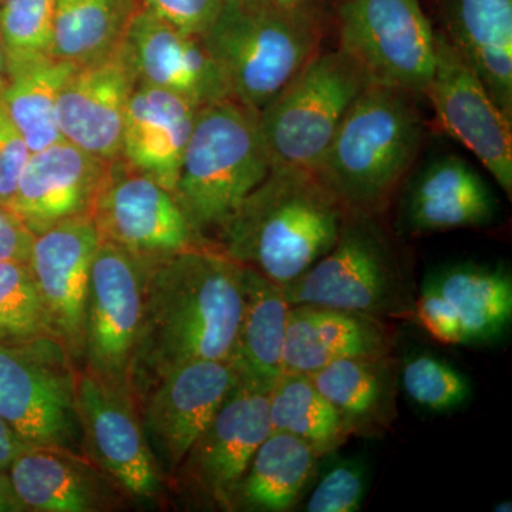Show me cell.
I'll return each instance as SVG.
<instances>
[{
	"label": "cell",
	"mask_w": 512,
	"mask_h": 512,
	"mask_svg": "<svg viewBox=\"0 0 512 512\" xmlns=\"http://www.w3.org/2000/svg\"><path fill=\"white\" fill-rule=\"evenodd\" d=\"M143 8L168 25L202 36L220 15L225 0H141Z\"/></svg>",
	"instance_id": "8d00e7d4"
},
{
	"label": "cell",
	"mask_w": 512,
	"mask_h": 512,
	"mask_svg": "<svg viewBox=\"0 0 512 512\" xmlns=\"http://www.w3.org/2000/svg\"><path fill=\"white\" fill-rule=\"evenodd\" d=\"M340 49L373 83L423 96L436 64L437 33L420 0H342Z\"/></svg>",
	"instance_id": "8fae6325"
},
{
	"label": "cell",
	"mask_w": 512,
	"mask_h": 512,
	"mask_svg": "<svg viewBox=\"0 0 512 512\" xmlns=\"http://www.w3.org/2000/svg\"><path fill=\"white\" fill-rule=\"evenodd\" d=\"M320 460L318 474L306 495V512H357L370 487V468L362 457L330 453Z\"/></svg>",
	"instance_id": "e575fe53"
},
{
	"label": "cell",
	"mask_w": 512,
	"mask_h": 512,
	"mask_svg": "<svg viewBox=\"0 0 512 512\" xmlns=\"http://www.w3.org/2000/svg\"><path fill=\"white\" fill-rule=\"evenodd\" d=\"M227 82L232 100L261 111L320 52L318 18L301 6L271 0H225L201 36Z\"/></svg>",
	"instance_id": "5b68a950"
},
{
	"label": "cell",
	"mask_w": 512,
	"mask_h": 512,
	"mask_svg": "<svg viewBox=\"0 0 512 512\" xmlns=\"http://www.w3.org/2000/svg\"><path fill=\"white\" fill-rule=\"evenodd\" d=\"M392 322L329 306L292 305L284 348V372L312 375L336 360L394 353Z\"/></svg>",
	"instance_id": "603a6c76"
},
{
	"label": "cell",
	"mask_w": 512,
	"mask_h": 512,
	"mask_svg": "<svg viewBox=\"0 0 512 512\" xmlns=\"http://www.w3.org/2000/svg\"><path fill=\"white\" fill-rule=\"evenodd\" d=\"M136 87L121 49L90 66L77 67L57 97L63 140L103 161L120 157L128 100Z\"/></svg>",
	"instance_id": "7402d4cb"
},
{
	"label": "cell",
	"mask_w": 512,
	"mask_h": 512,
	"mask_svg": "<svg viewBox=\"0 0 512 512\" xmlns=\"http://www.w3.org/2000/svg\"><path fill=\"white\" fill-rule=\"evenodd\" d=\"M109 163L66 140L36 151L23 168L10 211L33 235L92 215Z\"/></svg>",
	"instance_id": "ffe728a7"
},
{
	"label": "cell",
	"mask_w": 512,
	"mask_h": 512,
	"mask_svg": "<svg viewBox=\"0 0 512 512\" xmlns=\"http://www.w3.org/2000/svg\"><path fill=\"white\" fill-rule=\"evenodd\" d=\"M6 473L25 511H116L130 501L89 457L67 448L30 446Z\"/></svg>",
	"instance_id": "44dd1931"
},
{
	"label": "cell",
	"mask_w": 512,
	"mask_h": 512,
	"mask_svg": "<svg viewBox=\"0 0 512 512\" xmlns=\"http://www.w3.org/2000/svg\"><path fill=\"white\" fill-rule=\"evenodd\" d=\"M77 410L84 456L113 478L128 500L137 504L161 503L167 480L148 447L130 387L79 369Z\"/></svg>",
	"instance_id": "7c38bea8"
},
{
	"label": "cell",
	"mask_w": 512,
	"mask_h": 512,
	"mask_svg": "<svg viewBox=\"0 0 512 512\" xmlns=\"http://www.w3.org/2000/svg\"><path fill=\"white\" fill-rule=\"evenodd\" d=\"M271 167L259 111L232 99L218 101L197 111L173 195L195 234L212 244Z\"/></svg>",
	"instance_id": "277c9868"
},
{
	"label": "cell",
	"mask_w": 512,
	"mask_h": 512,
	"mask_svg": "<svg viewBox=\"0 0 512 512\" xmlns=\"http://www.w3.org/2000/svg\"><path fill=\"white\" fill-rule=\"evenodd\" d=\"M92 218L101 242L147 264L212 245L195 234L173 192L138 173L121 157L107 167Z\"/></svg>",
	"instance_id": "4fadbf2b"
},
{
	"label": "cell",
	"mask_w": 512,
	"mask_h": 512,
	"mask_svg": "<svg viewBox=\"0 0 512 512\" xmlns=\"http://www.w3.org/2000/svg\"><path fill=\"white\" fill-rule=\"evenodd\" d=\"M30 148L9 119L0 99V207L10 210L18 190L19 178L28 163Z\"/></svg>",
	"instance_id": "d590c367"
},
{
	"label": "cell",
	"mask_w": 512,
	"mask_h": 512,
	"mask_svg": "<svg viewBox=\"0 0 512 512\" xmlns=\"http://www.w3.org/2000/svg\"><path fill=\"white\" fill-rule=\"evenodd\" d=\"M244 308V266L214 245L148 266L130 387L138 402L161 377L200 360L231 362Z\"/></svg>",
	"instance_id": "6da1fadb"
},
{
	"label": "cell",
	"mask_w": 512,
	"mask_h": 512,
	"mask_svg": "<svg viewBox=\"0 0 512 512\" xmlns=\"http://www.w3.org/2000/svg\"><path fill=\"white\" fill-rule=\"evenodd\" d=\"M6 82H8V76H6L5 52H3L2 37H0V99H2Z\"/></svg>",
	"instance_id": "60d3db41"
},
{
	"label": "cell",
	"mask_w": 512,
	"mask_h": 512,
	"mask_svg": "<svg viewBox=\"0 0 512 512\" xmlns=\"http://www.w3.org/2000/svg\"><path fill=\"white\" fill-rule=\"evenodd\" d=\"M416 94L373 83L357 97L313 173L349 211L383 215L424 138Z\"/></svg>",
	"instance_id": "3957f363"
},
{
	"label": "cell",
	"mask_w": 512,
	"mask_h": 512,
	"mask_svg": "<svg viewBox=\"0 0 512 512\" xmlns=\"http://www.w3.org/2000/svg\"><path fill=\"white\" fill-rule=\"evenodd\" d=\"M271 389L239 380L194 441L168 488L185 504L229 512L232 493L256 448L271 434Z\"/></svg>",
	"instance_id": "30bf717a"
},
{
	"label": "cell",
	"mask_w": 512,
	"mask_h": 512,
	"mask_svg": "<svg viewBox=\"0 0 512 512\" xmlns=\"http://www.w3.org/2000/svg\"><path fill=\"white\" fill-rule=\"evenodd\" d=\"M448 43L512 119V0H443Z\"/></svg>",
	"instance_id": "d4e9b609"
},
{
	"label": "cell",
	"mask_w": 512,
	"mask_h": 512,
	"mask_svg": "<svg viewBox=\"0 0 512 512\" xmlns=\"http://www.w3.org/2000/svg\"><path fill=\"white\" fill-rule=\"evenodd\" d=\"M25 508L19 503L18 497L13 493L8 473L0 471V512H22Z\"/></svg>",
	"instance_id": "ab89813d"
},
{
	"label": "cell",
	"mask_w": 512,
	"mask_h": 512,
	"mask_svg": "<svg viewBox=\"0 0 512 512\" xmlns=\"http://www.w3.org/2000/svg\"><path fill=\"white\" fill-rule=\"evenodd\" d=\"M33 237L12 211L0 207V262L28 261Z\"/></svg>",
	"instance_id": "74e56055"
},
{
	"label": "cell",
	"mask_w": 512,
	"mask_h": 512,
	"mask_svg": "<svg viewBox=\"0 0 512 512\" xmlns=\"http://www.w3.org/2000/svg\"><path fill=\"white\" fill-rule=\"evenodd\" d=\"M399 387L416 409L433 416L460 412L473 399L470 377L429 350L399 359Z\"/></svg>",
	"instance_id": "1f68e13d"
},
{
	"label": "cell",
	"mask_w": 512,
	"mask_h": 512,
	"mask_svg": "<svg viewBox=\"0 0 512 512\" xmlns=\"http://www.w3.org/2000/svg\"><path fill=\"white\" fill-rule=\"evenodd\" d=\"M77 373L55 338L0 345V417L29 446L83 453Z\"/></svg>",
	"instance_id": "ba28073f"
},
{
	"label": "cell",
	"mask_w": 512,
	"mask_h": 512,
	"mask_svg": "<svg viewBox=\"0 0 512 512\" xmlns=\"http://www.w3.org/2000/svg\"><path fill=\"white\" fill-rule=\"evenodd\" d=\"M494 511L495 512H511L512 511L511 501H503V503L495 504Z\"/></svg>",
	"instance_id": "7bdbcfd3"
},
{
	"label": "cell",
	"mask_w": 512,
	"mask_h": 512,
	"mask_svg": "<svg viewBox=\"0 0 512 512\" xmlns=\"http://www.w3.org/2000/svg\"><path fill=\"white\" fill-rule=\"evenodd\" d=\"M269 420L272 431L298 437L320 457L352 439L343 417L305 373L284 372L278 377L269 392Z\"/></svg>",
	"instance_id": "f546056e"
},
{
	"label": "cell",
	"mask_w": 512,
	"mask_h": 512,
	"mask_svg": "<svg viewBox=\"0 0 512 512\" xmlns=\"http://www.w3.org/2000/svg\"><path fill=\"white\" fill-rule=\"evenodd\" d=\"M436 64L424 89L441 128L463 144L512 195V119L495 104L480 77L437 33Z\"/></svg>",
	"instance_id": "2e32d148"
},
{
	"label": "cell",
	"mask_w": 512,
	"mask_h": 512,
	"mask_svg": "<svg viewBox=\"0 0 512 512\" xmlns=\"http://www.w3.org/2000/svg\"><path fill=\"white\" fill-rule=\"evenodd\" d=\"M141 0H57L52 57L76 67L119 53Z\"/></svg>",
	"instance_id": "f1b7e54d"
},
{
	"label": "cell",
	"mask_w": 512,
	"mask_h": 512,
	"mask_svg": "<svg viewBox=\"0 0 512 512\" xmlns=\"http://www.w3.org/2000/svg\"><path fill=\"white\" fill-rule=\"evenodd\" d=\"M500 211L497 195L476 168L463 158L440 156L423 165L403 187L397 234L426 237L490 227Z\"/></svg>",
	"instance_id": "d6986e66"
},
{
	"label": "cell",
	"mask_w": 512,
	"mask_h": 512,
	"mask_svg": "<svg viewBox=\"0 0 512 512\" xmlns=\"http://www.w3.org/2000/svg\"><path fill=\"white\" fill-rule=\"evenodd\" d=\"M121 53L136 84L177 94L198 109L231 99L201 36L168 25L147 9H141L131 23Z\"/></svg>",
	"instance_id": "ac0fdd59"
},
{
	"label": "cell",
	"mask_w": 512,
	"mask_h": 512,
	"mask_svg": "<svg viewBox=\"0 0 512 512\" xmlns=\"http://www.w3.org/2000/svg\"><path fill=\"white\" fill-rule=\"evenodd\" d=\"M382 217L346 210L328 254L282 288L288 302L412 322L417 285Z\"/></svg>",
	"instance_id": "8992f818"
},
{
	"label": "cell",
	"mask_w": 512,
	"mask_h": 512,
	"mask_svg": "<svg viewBox=\"0 0 512 512\" xmlns=\"http://www.w3.org/2000/svg\"><path fill=\"white\" fill-rule=\"evenodd\" d=\"M99 244L92 215H83L35 235L28 259L50 332L79 369L87 292Z\"/></svg>",
	"instance_id": "e0dca14e"
},
{
	"label": "cell",
	"mask_w": 512,
	"mask_h": 512,
	"mask_svg": "<svg viewBox=\"0 0 512 512\" xmlns=\"http://www.w3.org/2000/svg\"><path fill=\"white\" fill-rule=\"evenodd\" d=\"M238 382L231 362L200 360L167 373L138 399L144 436L167 484Z\"/></svg>",
	"instance_id": "9a60e30c"
},
{
	"label": "cell",
	"mask_w": 512,
	"mask_h": 512,
	"mask_svg": "<svg viewBox=\"0 0 512 512\" xmlns=\"http://www.w3.org/2000/svg\"><path fill=\"white\" fill-rule=\"evenodd\" d=\"M235 2H241V3H261V2H266V0H235Z\"/></svg>",
	"instance_id": "ee69618b"
},
{
	"label": "cell",
	"mask_w": 512,
	"mask_h": 512,
	"mask_svg": "<svg viewBox=\"0 0 512 512\" xmlns=\"http://www.w3.org/2000/svg\"><path fill=\"white\" fill-rule=\"evenodd\" d=\"M291 306L281 286L244 266V308L231 357L239 380L272 389L284 373Z\"/></svg>",
	"instance_id": "83f0119b"
},
{
	"label": "cell",
	"mask_w": 512,
	"mask_h": 512,
	"mask_svg": "<svg viewBox=\"0 0 512 512\" xmlns=\"http://www.w3.org/2000/svg\"><path fill=\"white\" fill-rule=\"evenodd\" d=\"M412 322L443 345H497L512 325L511 269L477 261L434 266L417 286Z\"/></svg>",
	"instance_id": "9c48e42d"
},
{
	"label": "cell",
	"mask_w": 512,
	"mask_h": 512,
	"mask_svg": "<svg viewBox=\"0 0 512 512\" xmlns=\"http://www.w3.org/2000/svg\"><path fill=\"white\" fill-rule=\"evenodd\" d=\"M373 84L345 50L319 52L259 111L272 165L315 170L350 107Z\"/></svg>",
	"instance_id": "52a82bcc"
},
{
	"label": "cell",
	"mask_w": 512,
	"mask_h": 512,
	"mask_svg": "<svg viewBox=\"0 0 512 512\" xmlns=\"http://www.w3.org/2000/svg\"><path fill=\"white\" fill-rule=\"evenodd\" d=\"M322 457L305 441L271 431L256 448L234 493L229 511L289 512L311 490Z\"/></svg>",
	"instance_id": "4316f807"
},
{
	"label": "cell",
	"mask_w": 512,
	"mask_h": 512,
	"mask_svg": "<svg viewBox=\"0 0 512 512\" xmlns=\"http://www.w3.org/2000/svg\"><path fill=\"white\" fill-rule=\"evenodd\" d=\"M275 5L281 6V8H293V6H301L305 0H271Z\"/></svg>",
	"instance_id": "b9f144b4"
},
{
	"label": "cell",
	"mask_w": 512,
	"mask_h": 512,
	"mask_svg": "<svg viewBox=\"0 0 512 512\" xmlns=\"http://www.w3.org/2000/svg\"><path fill=\"white\" fill-rule=\"evenodd\" d=\"M345 212L313 171L272 165L265 180L221 225L212 244L285 288L328 254Z\"/></svg>",
	"instance_id": "7a4b0ae2"
},
{
	"label": "cell",
	"mask_w": 512,
	"mask_h": 512,
	"mask_svg": "<svg viewBox=\"0 0 512 512\" xmlns=\"http://www.w3.org/2000/svg\"><path fill=\"white\" fill-rule=\"evenodd\" d=\"M312 382L333 404L352 437L382 439L397 419L399 357H352L312 373Z\"/></svg>",
	"instance_id": "484cf974"
},
{
	"label": "cell",
	"mask_w": 512,
	"mask_h": 512,
	"mask_svg": "<svg viewBox=\"0 0 512 512\" xmlns=\"http://www.w3.org/2000/svg\"><path fill=\"white\" fill-rule=\"evenodd\" d=\"M53 338L28 261L0 262V345Z\"/></svg>",
	"instance_id": "836d02e7"
},
{
	"label": "cell",
	"mask_w": 512,
	"mask_h": 512,
	"mask_svg": "<svg viewBox=\"0 0 512 512\" xmlns=\"http://www.w3.org/2000/svg\"><path fill=\"white\" fill-rule=\"evenodd\" d=\"M147 262L101 242L94 255L80 369L130 387V369L143 320ZM131 389V387H130Z\"/></svg>",
	"instance_id": "5bb4252c"
},
{
	"label": "cell",
	"mask_w": 512,
	"mask_h": 512,
	"mask_svg": "<svg viewBox=\"0 0 512 512\" xmlns=\"http://www.w3.org/2000/svg\"><path fill=\"white\" fill-rule=\"evenodd\" d=\"M0 3H2V0H0Z\"/></svg>",
	"instance_id": "f6af8a7d"
},
{
	"label": "cell",
	"mask_w": 512,
	"mask_h": 512,
	"mask_svg": "<svg viewBox=\"0 0 512 512\" xmlns=\"http://www.w3.org/2000/svg\"><path fill=\"white\" fill-rule=\"evenodd\" d=\"M76 69L49 57L8 76L2 103L32 153L63 140L56 120L57 97Z\"/></svg>",
	"instance_id": "4dcf8cb0"
},
{
	"label": "cell",
	"mask_w": 512,
	"mask_h": 512,
	"mask_svg": "<svg viewBox=\"0 0 512 512\" xmlns=\"http://www.w3.org/2000/svg\"><path fill=\"white\" fill-rule=\"evenodd\" d=\"M197 111L177 94L136 84L128 100L120 157L173 192Z\"/></svg>",
	"instance_id": "cb8c5ba5"
},
{
	"label": "cell",
	"mask_w": 512,
	"mask_h": 512,
	"mask_svg": "<svg viewBox=\"0 0 512 512\" xmlns=\"http://www.w3.org/2000/svg\"><path fill=\"white\" fill-rule=\"evenodd\" d=\"M30 447L12 427L0 417V471H8L10 464L22 451Z\"/></svg>",
	"instance_id": "f35d334b"
},
{
	"label": "cell",
	"mask_w": 512,
	"mask_h": 512,
	"mask_svg": "<svg viewBox=\"0 0 512 512\" xmlns=\"http://www.w3.org/2000/svg\"><path fill=\"white\" fill-rule=\"evenodd\" d=\"M57 0H2L0 37L6 76L52 57Z\"/></svg>",
	"instance_id": "d6a6232c"
}]
</instances>
